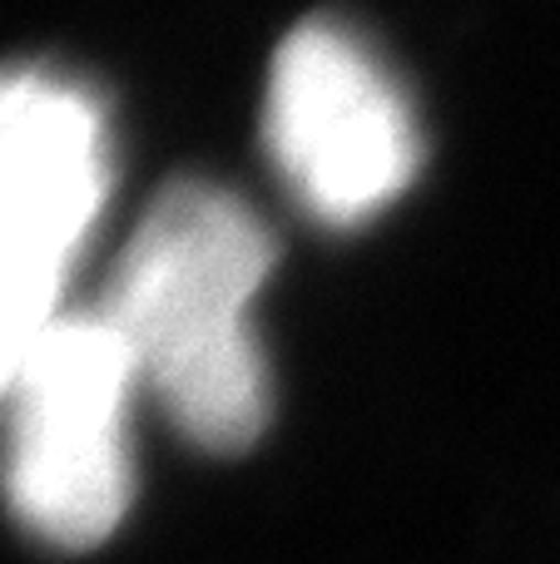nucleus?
<instances>
[{
  "label": "nucleus",
  "instance_id": "f257e3e1",
  "mask_svg": "<svg viewBox=\"0 0 560 564\" xmlns=\"http://www.w3.org/2000/svg\"><path fill=\"white\" fill-rule=\"evenodd\" d=\"M273 238L208 178L169 184L134 224L99 302L134 361L139 391L204 451H244L268 421V361L254 302Z\"/></svg>",
  "mask_w": 560,
  "mask_h": 564
},
{
  "label": "nucleus",
  "instance_id": "f03ea898",
  "mask_svg": "<svg viewBox=\"0 0 560 564\" xmlns=\"http://www.w3.org/2000/svg\"><path fill=\"white\" fill-rule=\"evenodd\" d=\"M139 377L99 307H65L0 406V496L25 535L89 550L134 496L129 411Z\"/></svg>",
  "mask_w": 560,
  "mask_h": 564
},
{
  "label": "nucleus",
  "instance_id": "7ed1b4c3",
  "mask_svg": "<svg viewBox=\"0 0 560 564\" xmlns=\"http://www.w3.org/2000/svg\"><path fill=\"white\" fill-rule=\"evenodd\" d=\"M263 144L288 194L333 228L383 214L422 169V124L407 89L337 20H303L278 45Z\"/></svg>",
  "mask_w": 560,
  "mask_h": 564
},
{
  "label": "nucleus",
  "instance_id": "20e7f679",
  "mask_svg": "<svg viewBox=\"0 0 560 564\" xmlns=\"http://www.w3.org/2000/svg\"><path fill=\"white\" fill-rule=\"evenodd\" d=\"M109 119L79 79L40 65L0 69V238L69 268L109 198Z\"/></svg>",
  "mask_w": 560,
  "mask_h": 564
},
{
  "label": "nucleus",
  "instance_id": "39448f33",
  "mask_svg": "<svg viewBox=\"0 0 560 564\" xmlns=\"http://www.w3.org/2000/svg\"><path fill=\"white\" fill-rule=\"evenodd\" d=\"M65 282L69 273L20 253L0 238V406L20 381L25 361L35 357L40 337L65 312Z\"/></svg>",
  "mask_w": 560,
  "mask_h": 564
}]
</instances>
